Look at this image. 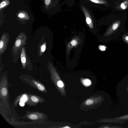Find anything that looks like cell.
Listing matches in <instances>:
<instances>
[{
    "mask_svg": "<svg viewBox=\"0 0 128 128\" xmlns=\"http://www.w3.org/2000/svg\"><path fill=\"white\" fill-rule=\"evenodd\" d=\"M26 39V36L24 33H20L19 34L12 48V51L14 55H16L19 50L25 44Z\"/></svg>",
    "mask_w": 128,
    "mask_h": 128,
    "instance_id": "1",
    "label": "cell"
},
{
    "mask_svg": "<svg viewBox=\"0 0 128 128\" xmlns=\"http://www.w3.org/2000/svg\"><path fill=\"white\" fill-rule=\"evenodd\" d=\"M8 42L7 35L4 34L0 41V53L2 54L4 52L7 47Z\"/></svg>",
    "mask_w": 128,
    "mask_h": 128,
    "instance_id": "2",
    "label": "cell"
},
{
    "mask_svg": "<svg viewBox=\"0 0 128 128\" xmlns=\"http://www.w3.org/2000/svg\"><path fill=\"white\" fill-rule=\"evenodd\" d=\"M120 23V20H118L112 23L105 34L104 36H106L112 34L118 28Z\"/></svg>",
    "mask_w": 128,
    "mask_h": 128,
    "instance_id": "3",
    "label": "cell"
},
{
    "mask_svg": "<svg viewBox=\"0 0 128 128\" xmlns=\"http://www.w3.org/2000/svg\"><path fill=\"white\" fill-rule=\"evenodd\" d=\"M24 48L23 47L21 50L20 54V59L22 66L25 68L26 66V57Z\"/></svg>",
    "mask_w": 128,
    "mask_h": 128,
    "instance_id": "4",
    "label": "cell"
},
{
    "mask_svg": "<svg viewBox=\"0 0 128 128\" xmlns=\"http://www.w3.org/2000/svg\"><path fill=\"white\" fill-rule=\"evenodd\" d=\"M128 7V0H125L118 6L119 8L122 10L126 9Z\"/></svg>",
    "mask_w": 128,
    "mask_h": 128,
    "instance_id": "5",
    "label": "cell"
},
{
    "mask_svg": "<svg viewBox=\"0 0 128 128\" xmlns=\"http://www.w3.org/2000/svg\"><path fill=\"white\" fill-rule=\"evenodd\" d=\"M94 2L102 4H105L107 3L105 0H89Z\"/></svg>",
    "mask_w": 128,
    "mask_h": 128,
    "instance_id": "6",
    "label": "cell"
},
{
    "mask_svg": "<svg viewBox=\"0 0 128 128\" xmlns=\"http://www.w3.org/2000/svg\"><path fill=\"white\" fill-rule=\"evenodd\" d=\"M10 3V2L8 0H5L2 2L0 4V8H1Z\"/></svg>",
    "mask_w": 128,
    "mask_h": 128,
    "instance_id": "7",
    "label": "cell"
},
{
    "mask_svg": "<svg viewBox=\"0 0 128 128\" xmlns=\"http://www.w3.org/2000/svg\"><path fill=\"white\" fill-rule=\"evenodd\" d=\"M84 85L88 86L90 84L91 82L90 80L88 79H84L82 81Z\"/></svg>",
    "mask_w": 128,
    "mask_h": 128,
    "instance_id": "8",
    "label": "cell"
},
{
    "mask_svg": "<svg viewBox=\"0 0 128 128\" xmlns=\"http://www.w3.org/2000/svg\"><path fill=\"white\" fill-rule=\"evenodd\" d=\"M40 54H41L45 51L46 48V43H44L40 47Z\"/></svg>",
    "mask_w": 128,
    "mask_h": 128,
    "instance_id": "9",
    "label": "cell"
},
{
    "mask_svg": "<svg viewBox=\"0 0 128 128\" xmlns=\"http://www.w3.org/2000/svg\"><path fill=\"white\" fill-rule=\"evenodd\" d=\"M29 118L32 120H36L38 118L37 115L35 114H31L29 116Z\"/></svg>",
    "mask_w": 128,
    "mask_h": 128,
    "instance_id": "10",
    "label": "cell"
},
{
    "mask_svg": "<svg viewBox=\"0 0 128 128\" xmlns=\"http://www.w3.org/2000/svg\"><path fill=\"white\" fill-rule=\"evenodd\" d=\"M37 86L38 88L40 91H43L45 89L44 86L38 83Z\"/></svg>",
    "mask_w": 128,
    "mask_h": 128,
    "instance_id": "11",
    "label": "cell"
},
{
    "mask_svg": "<svg viewBox=\"0 0 128 128\" xmlns=\"http://www.w3.org/2000/svg\"><path fill=\"white\" fill-rule=\"evenodd\" d=\"M1 92L2 94L4 96H6L7 94V90L5 88H2Z\"/></svg>",
    "mask_w": 128,
    "mask_h": 128,
    "instance_id": "12",
    "label": "cell"
},
{
    "mask_svg": "<svg viewBox=\"0 0 128 128\" xmlns=\"http://www.w3.org/2000/svg\"><path fill=\"white\" fill-rule=\"evenodd\" d=\"M94 103L93 100L90 99H88L85 102V104L87 105H91Z\"/></svg>",
    "mask_w": 128,
    "mask_h": 128,
    "instance_id": "13",
    "label": "cell"
},
{
    "mask_svg": "<svg viewBox=\"0 0 128 128\" xmlns=\"http://www.w3.org/2000/svg\"><path fill=\"white\" fill-rule=\"evenodd\" d=\"M122 39L124 41L128 44V36L124 34L122 36Z\"/></svg>",
    "mask_w": 128,
    "mask_h": 128,
    "instance_id": "14",
    "label": "cell"
},
{
    "mask_svg": "<svg viewBox=\"0 0 128 128\" xmlns=\"http://www.w3.org/2000/svg\"><path fill=\"white\" fill-rule=\"evenodd\" d=\"M31 99L32 101L35 102H37L38 101V99L35 96H31Z\"/></svg>",
    "mask_w": 128,
    "mask_h": 128,
    "instance_id": "15",
    "label": "cell"
},
{
    "mask_svg": "<svg viewBox=\"0 0 128 128\" xmlns=\"http://www.w3.org/2000/svg\"><path fill=\"white\" fill-rule=\"evenodd\" d=\"M57 85L60 88H62L64 86L63 82L61 80H59L58 82Z\"/></svg>",
    "mask_w": 128,
    "mask_h": 128,
    "instance_id": "16",
    "label": "cell"
},
{
    "mask_svg": "<svg viewBox=\"0 0 128 128\" xmlns=\"http://www.w3.org/2000/svg\"><path fill=\"white\" fill-rule=\"evenodd\" d=\"M99 48L102 51H104L106 50V47L104 46L100 45L99 46Z\"/></svg>",
    "mask_w": 128,
    "mask_h": 128,
    "instance_id": "17",
    "label": "cell"
},
{
    "mask_svg": "<svg viewBox=\"0 0 128 128\" xmlns=\"http://www.w3.org/2000/svg\"><path fill=\"white\" fill-rule=\"evenodd\" d=\"M86 22L88 24H90L91 22V20L90 18L87 17L86 18Z\"/></svg>",
    "mask_w": 128,
    "mask_h": 128,
    "instance_id": "18",
    "label": "cell"
},
{
    "mask_svg": "<svg viewBox=\"0 0 128 128\" xmlns=\"http://www.w3.org/2000/svg\"><path fill=\"white\" fill-rule=\"evenodd\" d=\"M70 43L72 46H74L76 45L77 42L75 40H73L71 41Z\"/></svg>",
    "mask_w": 128,
    "mask_h": 128,
    "instance_id": "19",
    "label": "cell"
},
{
    "mask_svg": "<svg viewBox=\"0 0 128 128\" xmlns=\"http://www.w3.org/2000/svg\"><path fill=\"white\" fill-rule=\"evenodd\" d=\"M26 99V98L25 95H24L22 98L21 99L22 102H24L25 101Z\"/></svg>",
    "mask_w": 128,
    "mask_h": 128,
    "instance_id": "20",
    "label": "cell"
},
{
    "mask_svg": "<svg viewBox=\"0 0 128 128\" xmlns=\"http://www.w3.org/2000/svg\"><path fill=\"white\" fill-rule=\"evenodd\" d=\"M51 0H45V2L46 5L49 4L50 3Z\"/></svg>",
    "mask_w": 128,
    "mask_h": 128,
    "instance_id": "21",
    "label": "cell"
},
{
    "mask_svg": "<svg viewBox=\"0 0 128 128\" xmlns=\"http://www.w3.org/2000/svg\"><path fill=\"white\" fill-rule=\"evenodd\" d=\"M18 16L20 18H23L24 16V15L22 13H20L19 14Z\"/></svg>",
    "mask_w": 128,
    "mask_h": 128,
    "instance_id": "22",
    "label": "cell"
},
{
    "mask_svg": "<svg viewBox=\"0 0 128 128\" xmlns=\"http://www.w3.org/2000/svg\"><path fill=\"white\" fill-rule=\"evenodd\" d=\"M20 106H24V102H21L20 103Z\"/></svg>",
    "mask_w": 128,
    "mask_h": 128,
    "instance_id": "23",
    "label": "cell"
},
{
    "mask_svg": "<svg viewBox=\"0 0 128 128\" xmlns=\"http://www.w3.org/2000/svg\"><path fill=\"white\" fill-rule=\"evenodd\" d=\"M34 84H36V86L38 84V83H37L36 82H35L34 81Z\"/></svg>",
    "mask_w": 128,
    "mask_h": 128,
    "instance_id": "24",
    "label": "cell"
},
{
    "mask_svg": "<svg viewBox=\"0 0 128 128\" xmlns=\"http://www.w3.org/2000/svg\"><path fill=\"white\" fill-rule=\"evenodd\" d=\"M64 128H69V127H68V126H66V127H64Z\"/></svg>",
    "mask_w": 128,
    "mask_h": 128,
    "instance_id": "25",
    "label": "cell"
}]
</instances>
